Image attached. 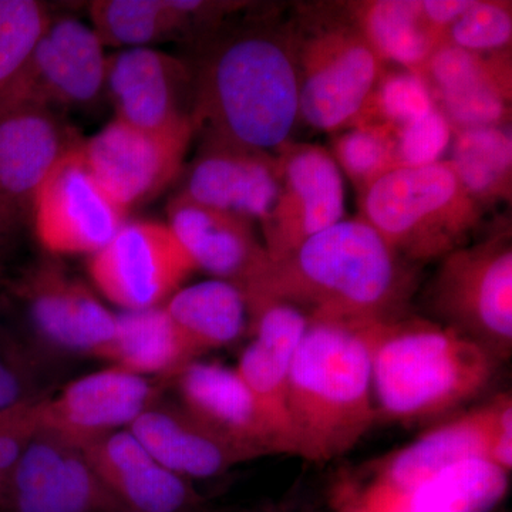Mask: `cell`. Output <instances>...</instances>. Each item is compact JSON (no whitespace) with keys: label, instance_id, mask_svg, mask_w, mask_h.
I'll use <instances>...</instances> for the list:
<instances>
[{"label":"cell","instance_id":"18","mask_svg":"<svg viewBox=\"0 0 512 512\" xmlns=\"http://www.w3.org/2000/svg\"><path fill=\"white\" fill-rule=\"evenodd\" d=\"M177 181L175 195L262 224L278 198L281 170L271 151L200 138L197 153Z\"/></svg>","mask_w":512,"mask_h":512},{"label":"cell","instance_id":"9","mask_svg":"<svg viewBox=\"0 0 512 512\" xmlns=\"http://www.w3.org/2000/svg\"><path fill=\"white\" fill-rule=\"evenodd\" d=\"M497 397L433 427L412 443L342 474L338 490L346 507L369 512L403 497L444 468L468 458H487Z\"/></svg>","mask_w":512,"mask_h":512},{"label":"cell","instance_id":"36","mask_svg":"<svg viewBox=\"0 0 512 512\" xmlns=\"http://www.w3.org/2000/svg\"><path fill=\"white\" fill-rule=\"evenodd\" d=\"M37 357L0 319V410L39 402Z\"/></svg>","mask_w":512,"mask_h":512},{"label":"cell","instance_id":"29","mask_svg":"<svg viewBox=\"0 0 512 512\" xmlns=\"http://www.w3.org/2000/svg\"><path fill=\"white\" fill-rule=\"evenodd\" d=\"M345 5L384 64L420 73L440 47L424 19L421 0H360Z\"/></svg>","mask_w":512,"mask_h":512},{"label":"cell","instance_id":"34","mask_svg":"<svg viewBox=\"0 0 512 512\" xmlns=\"http://www.w3.org/2000/svg\"><path fill=\"white\" fill-rule=\"evenodd\" d=\"M434 107L429 87L419 73L404 69L384 72L359 124L377 121L400 128L426 116Z\"/></svg>","mask_w":512,"mask_h":512},{"label":"cell","instance_id":"24","mask_svg":"<svg viewBox=\"0 0 512 512\" xmlns=\"http://www.w3.org/2000/svg\"><path fill=\"white\" fill-rule=\"evenodd\" d=\"M308 318L286 303L271 302L249 311L248 336L235 367L284 439L293 456L288 419L289 377L293 357L308 328Z\"/></svg>","mask_w":512,"mask_h":512},{"label":"cell","instance_id":"20","mask_svg":"<svg viewBox=\"0 0 512 512\" xmlns=\"http://www.w3.org/2000/svg\"><path fill=\"white\" fill-rule=\"evenodd\" d=\"M174 383L185 409L251 460L288 454L274 421L235 367L195 360Z\"/></svg>","mask_w":512,"mask_h":512},{"label":"cell","instance_id":"26","mask_svg":"<svg viewBox=\"0 0 512 512\" xmlns=\"http://www.w3.org/2000/svg\"><path fill=\"white\" fill-rule=\"evenodd\" d=\"M164 308L194 362L248 335L247 299L238 286L221 279L183 286Z\"/></svg>","mask_w":512,"mask_h":512},{"label":"cell","instance_id":"4","mask_svg":"<svg viewBox=\"0 0 512 512\" xmlns=\"http://www.w3.org/2000/svg\"><path fill=\"white\" fill-rule=\"evenodd\" d=\"M288 419L293 456L328 463L379 421L365 325L309 320L291 367Z\"/></svg>","mask_w":512,"mask_h":512},{"label":"cell","instance_id":"43","mask_svg":"<svg viewBox=\"0 0 512 512\" xmlns=\"http://www.w3.org/2000/svg\"><path fill=\"white\" fill-rule=\"evenodd\" d=\"M197 512H214V511L208 510V508H202V510L197 511Z\"/></svg>","mask_w":512,"mask_h":512},{"label":"cell","instance_id":"13","mask_svg":"<svg viewBox=\"0 0 512 512\" xmlns=\"http://www.w3.org/2000/svg\"><path fill=\"white\" fill-rule=\"evenodd\" d=\"M281 188L262 222V242L271 261L291 255L303 242L345 217V183L325 147L288 141L275 150Z\"/></svg>","mask_w":512,"mask_h":512},{"label":"cell","instance_id":"21","mask_svg":"<svg viewBox=\"0 0 512 512\" xmlns=\"http://www.w3.org/2000/svg\"><path fill=\"white\" fill-rule=\"evenodd\" d=\"M82 143L60 111L35 103L0 104V201L29 211L47 175Z\"/></svg>","mask_w":512,"mask_h":512},{"label":"cell","instance_id":"6","mask_svg":"<svg viewBox=\"0 0 512 512\" xmlns=\"http://www.w3.org/2000/svg\"><path fill=\"white\" fill-rule=\"evenodd\" d=\"M359 202L360 217L414 265L440 261L467 245L484 215L448 160L396 168L362 192Z\"/></svg>","mask_w":512,"mask_h":512},{"label":"cell","instance_id":"42","mask_svg":"<svg viewBox=\"0 0 512 512\" xmlns=\"http://www.w3.org/2000/svg\"><path fill=\"white\" fill-rule=\"evenodd\" d=\"M241 512H313V510L306 501H303L302 494L289 491L282 500L256 505Z\"/></svg>","mask_w":512,"mask_h":512},{"label":"cell","instance_id":"30","mask_svg":"<svg viewBox=\"0 0 512 512\" xmlns=\"http://www.w3.org/2000/svg\"><path fill=\"white\" fill-rule=\"evenodd\" d=\"M451 158L458 181L483 210L512 198L511 126L454 131Z\"/></svg>","mask_w":512,"mask_h":512},{"label":"cell","instance_id":"11","mask_svg":"<svg viewBox=\"0 0 512 512\" xmlns=\"http://www.w3.org/2000/svg\"><path fill=\"white\" fill-rule=\"evenodd\" d=\"M80 146L53 168L30 201L33 234L53 258H89L106 247L128 220V212L94 178Z\"/></svg>","mask_w":512,"mask_h":512},{"label":"cell","instance_id":"1","mask_svg":"<svg viewBox=\"0 0 512 512\" xmlns=\"http://www.w3.org/2000/svg\"><path fill=\"white\" fill-rule=\"evenodd\" d=\"M417 281V265L356 217L343 218L279 261L269 259L242 293L248 311L279 302L308 320L370 325L407 316Z\"/></svg>","mask_w":512,"mask_h":512},{"label":"cell","instance_id":"38","mask_svg":"<svg viewBox=\"0 0 512 512\" xmlns=\"http://www.w3.org/2000/svg\"><path fill=\"white\" fill-rule=\"evenodd\" d=\"M37 430L36 403L0 410V512H3L10 477Z\"/></svg>","mask_w":512,"mask_h":512},{"label":"cell","instance_id":"33","mask_svg":"<svg viewBox=\"0 0 512 512\" xmlns=\"http://www.w3.org/2000/svg\"><path fill=\"white\" fill-rule=\"evenodd\" d=\"M52 16L36 0H0V94L23 69Z\"/></svg>","mask_w":512,"mask_h":512},{"label":"cell","instance_id":"5","mask_svg":"<svg viewBox=\"0 0 512 512\" xmlns=\"http://www.w3.org/2000/svg\"><path fill=\"white\" fill-rule=\"evenodd\" d=\"M299 84V120L339 133L365 116L384 64L345 2L311 3L291 18Z\"/></svg>","mask_w":512,"mask_h":512},{"label":"cell","instance_id":"8","mask_svg":"<svg viewBox=\"0 0 512 512\" xmlns=\"http://www.w3.org/2000/svg\"><path fill=\"white\" fill-rule=\"evenodd\" d=\"M9 302L25 330L23 345L36 357L40 350L99 359L116 330V313L55 259L26 269L9 286Z\"/></svg>","mask_w":512,"mask_h":512},{"label":"cell","instance_id":"39","mask_svg":"<svg viewBox=\"0 0 512 512\" xmlns=\"http://www.w3.org/2000/svg\"><path fill=\"white\" fill-rule=\"evenodd\" d=\"M487 460L503 468L507 473H511L512 397L510 393H501L497 396V414H495L493 437H491Z\"/></svg>","mask_w":512,"mask_h":512},{"label":"cell","instance_id":"14","mask_svg":"<svg viewBox=\"0 0 512 512\" xmlns=\"http://www.w3.org/2000/svg\"><path fill=\"white\" fill-rule=\"evenodd\" d=\"M192 133H156L114 119L80 146L103 190L123 210L156 200L180 178Z\"/></svg>","mask_w":512,"mask_h":512},{"label":"cell","instance_id":"35","mask_svg":"<svg viewBox=\"0 0 512 512\" xmlns=\"http://www.w3.org/2000/svg\"><path fill=\"white\" fill-rule=\"evenodd\" d=\"M511 43L512 3L471 0L470 6L448 28L443 45L491 53L511 49Z\"/></svg>","mask_w":512,"mask_h":512},{"label":"cell","instance_id":"3","mask_svg":"<svg viewBox=\"0 0 512 512\" xmlns=\"http://www.w3.org/2000/svg\"><path fill=\"white\" fill-rule=\"evenodd\" d=\"M377 416L426 423L487 389L498 362L487 350L436 320L404 318L365 325Z\"/></svg>","mask_w":512,"mask_h":512},{"label":"cell","instance_id":"25","mask_svg":"<svg viewBox=\"0 0 512 512\" xmlns=\"http://www.w3.org/2000/svg\"><path fill=\"white\" fill-rule=\"evenodd\" d=\"M127 430L158 463L190 481L221 476L238 464L252 461L181 403L160 399Z\"/></svg>","mask_w":512,"mask_h":512},{"label":"cell","instance_id":"12","mask_svg":"<svg viewBox=\"0 0 512 512\" xmlns=\"http://www.w3.org/2000/svg\"><path fill=\"white\" fill-rule=\"evenodd\" d=\"M104 50L92 26L70 16L52 18L0 104H42L60 113L94 106L104 96Z\"/></svg>","mask_w":512,"mask_h":512},{"label":"cell","instance_id":"32","mask_svg":"<svg viewBox=\"0 0 512 512\" xmlns=\"http://www.w3.org/2000/svg\"><path fill=\"white\" fill-rule=\"evenodd\" d=\"M330 154L360 195L383 175L399 168L396 128L377 121L345 128L333 140Z\"/></svg>","mask_w":512,"mask_h":512},{"label":"cell","instance_id":"22","mask_svg":"<svg viewBox=\"0 0 512 512\" xmlns=\"http://www.w3.org/2000/svg\"><path fill=\"white\" fill-rule=\"evenodd\" d=\"M167 225L190 255L197 271L238 286L241 292L269 262L255 221L205 207L174 195L167 205Z\"/></svg>","mask_w":512,"mask_h":512},{"label":"cell","instance_id":"17","mask_svg":"<svg viewBox=\"0 0 512 512\" xmlns=\"http://www.w3.org/2000/svg\"><path fill=\"white\" fill-rule=\"evenodd\" d=\"M156 382L116 366L79 377L56 396L40 400V429L83 450L109 434L128 429L158 402L161 384Z\"/></svg>","mask_w":512,"mask_h":512},{"label":"cell","instance_id":"2","mask_svg":"<svg viewBox=\"0 0 512 512\" xmlns=\"http://www.w3.org/2000/svg\"><path fill=\"white\" fill-rule=\"evenodd\" d=\"M194 136L274 153L299 121V84L291 18L265 16L222 29L198 46Z\"/></svg>","mask_w":512,"mask_h":512},{"label":"cell","instance_id":"41","mask_svg":"<svg viewBox=\"0 0 512 512\" xmlns=\"http://www.w3.org/2000/svg\"><path fill=\"white\" fill-rule=\"evenodd\" d=\"M29 218V211L8 202L0 201V264L15 245L23 224Z\"/></svg>","mask_w":512,"mask_h":512},{"label":"cell","instance_id":"28","mask_svg":"<svg viewBox=\"0 0 512 512\" xmlns=\"http://www.w3.org/2000/svg\"><path fill=\"white\" fill-rule=\"evenodd\" d=\"M508 476L487 458H468L369 512H490L507 494Z\"/></svg>","mask_w":512,"mask_h":512},{"label":"cell","instance_id":"27","mask_svg":"<svg viewBox=\"0 0 512 512\" xmlns=\"http://www.w3.org/2000/svg\"><path fill=\"white\" fill-rule=\"evenodd\" d=\"M99 359L163 383L175 382L194 362L164 306L116 313L113 339Z\"/></svg>","mask_w":512,"mask_h":512},{"label":"cell","instance_id":"31","mask_svg":"<svg viewBox=\"0 0 512 512\" xmlns=\"http://www.w3.org/2000/svg\"><path fill=\"white\" fill-rule=\"evenodd\" d=\"M92 29L104 47L136 49L183 42L174 0H96L89 6Z\"/></svg>","mask_w":512,"mask_h":512},{"label":"cell","instance_id":"23","mask_svg":"<svg viewBox=\"0 0 512 512\" xmlns=\"http://www.w3.org/2000/svg\"><path fill=\"white\" fill-rule=\"evenodd\" d=\"M101 483L127 512H197L205 500L192 481L165 468L127 429L83 448Z\"/></svg>","mask_w":512,"mask_h":512},{"label":"cell","instance_id":"7","mask_svg":"<svg viewBox=\"0 0 512 512\" xmlns=\"http://www.w3.org/2000/svg\"><path fill=\"white\" fill-rule=\"evenodd\" d=\"M436 322L457 330L498 363L512 353L511 225L495 228L476 245L450 252L430 285Z\"/></svg>","mask_w":512,"mask_h":512},{"label":"cell","instance_id":"16","mask_svg":"<svg viewBox=\"0 0 512 512\" xmlns=\"http://www.w3.org/2000/svg\"><path fill=\"white\" fill-rule=\"evenodd\" d=\"M3 512H127L83 450L39 429L10 477Z\"/></svg>","mask_w":512,"mask_h":512},{"label":"cell","instance_id":"10","mask_svg":"<svg viewBox=\"0 0 512 512\" xmlns=\"http://www.w3.org/2000/svg\"><path fill=\"white\" fill-rule=\"evenodd\" d=\"M197 271L167 222L127 220L87 258V274L103 298L123 311L164 306Z\"/></svg>","mask_w":512,"mask_h":512},{"label":"cell","instance_id":"19","mask_svg":"<svg viewBox=\"0 0 512 512\" xmlns=\"http://www.w3.org/2000/svg\"><path fill=\"white\" fill-rule=\"evenodd\" d=\"M453 131L511 126L512 53L441 45L419 73Z\"/></svg>","mask_w":512,"mask_h":512},{"label":"cell","instance_id":"15","mask_svg":"<svg viewBox=\"0 0 512 512\" xmlns=\"http://www.w3.org/2000/svg\"><path fill=\"white\" fill-rule=\"evenodd\" d=\"M104 96L113 106L114 119L130 126L194 134V72L191 63L180 57L154 47L111 53Z\"/></svg>","mask_w":512,"mask_h":512},{"label":"cell","instance_id":"37","mask_svg":"<svg viewBox=\"0 0 512 512\" xmlns=\"http://www.w3.org/2000/svg\"><path fill=\"white\" fill-rule=\"evenodd\" d=\"M454 131L437 107L426 116L396 128V160L399 168L426 167L439 163L451 146Z\"/></svg>","mask_w":512,"mask_h":512},{"label":"cell","instance_id":"40","mask_svg":"<svg viewBox=\"0 0 512 512\" xmlns=\"http://www.w3.org/2000/svg\"><path fill=\"white\" fill-rule=\"evenodd\" d=\"M471 0H421L424 19L440 46L454 20L470 6Z\"/></svg>","mask_w":512,"mask_h":512}]
</instances>
